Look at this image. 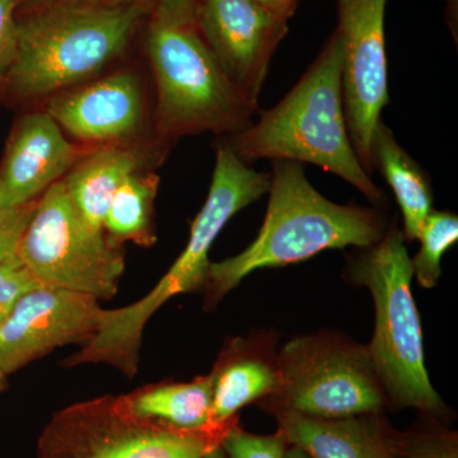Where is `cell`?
I'll return each mask as SVG.
<instances>
[{"label": "cell", "mask_w": 458, "mask_h": 458, "mask_svg": "<svg viewBox=\"0 0 458 458\" xmlns=\"http://www.w3.org/2000/svg\"><path fill=\"white\" fill-rule=\"evenodd\" d=\"M258 114V122L245 131L225 137L241 161L249 165L259 159L316 165L360 190L370 203H385L384 191L364 170L349 135L336 31L288 95Z\"/></svg>", "instance_id": "obj_1"}, {"label": "cell", "mask_w": 458, "mask_h": 458, "mask_svg": "<svg viewBox=\"0 0 458 458\" xmlns=\"http://www.w3.org/2000/svg\"><path fill=\"white\" fill-rule=\"evenodd\" d=\"M269 204L254 242L245 251L210 262L205 288L209 304L218 302L252 271L307 260L325 250L366 249L385 236L381 214L360 205H339L313 188L304 165L273 161Z\"/></svg>", "instance_id": "obj_2"}, {"label": "cell", "mask_w": 458, "mask_h": 458, "mask_svg": "<svg viewBox=\"0 0 458 458\" xmlns=\"http://www.w3.org/2000/svg\"><path fill=\"white\" fill-rule=\"evenodd\" d=\"M146 8L60 0L17 18V47L0 89L18 99L53 98L122 55Z\"/></svg>", "instance_id": "obj_3"}, {"label": "cell", "mask_w": 458, "mask_h": 458, "mask_svg": "<svg viewBox=\"0 0 458 458\" xmlns=\"http://www.w3.org/2000/svg\"><path fill=\"white\" fill-rule=\"evenodd\" d=\"M216 150L209 194L192 222L182 254L146 297L123 309L106 310L96 335L63 363L65 367L108 363L132 378L148 319L174 295L198 291L207 284L214 241L232 216L264 197L270 186V174L255 171L241 161L225 137L219 138Z\"/></svg>", "instance_id": "obj_4"}, {"label": "cell", "mask_w": 458, "mask_h": 458, "mask_svg": "<svg viewBox=\"0 0 458 458\" xmlns=\"http://www.w3.org/2000/svg\"><path fill=\"white\" fill-rule=\"evenodd\" d=\"M195 4L150 12L148 57L156 86V131L164 141L203 132L228 137L249 128L259 111L232 86L205 44Z\"/></svg>", "instance_id": "obj_5"}, {"label": "cell", "mask_w": 458, "mask_h": 458, "mask_svg": "<svg viewBox=\"0 0 458 458\" xmlns=\"http://www.w3.org/2000/svg\"><path fill=\"white\" fill-rule=\"evenodd\" d=\"M349 265L352 278L375 300L376 328L367 349L382 388L397 405L442 414L424 358L420 318L411 293V258L403 231L394 227Z\"/></svg>", "instance_id": "obj_6"}, {"label": "cell", "mask_w": 458, "mask_h": 458, "mask_svg": "<svg viewBox=\"0 0 458 458\" xmlns=\"http://www.w3.org/2000/svg\"><path fill=\"white\" fill-rule=\"evenodd\" d=\"M228 429H177L138 417L125 396L106 394L56 411L38 437L36 458H203Z\"/></svg>", "instance_id": "obj_7"}, {"label": "cell", "mask_w": 458, "mask_h": 458, "mask_svg": "<svg viewBox=\"0 0 458 458\" xmlns=\"http://www.w3.org/2000/svg\"><path fill=\"white\" fill-rule=\"evenodd\" d=\"M17 254L42 285L98 301L117 293L125 270L120 245L104 229L89 225L66 194L62 180L38 199Z\"/></svg>", "instance_id": "obj_8"}, {"label": "cell", "mask_w": 458, "mask_h": 458, "mask_svg": "<svg viewBox=\"0 0 458 458\" xmlns=\"http://www.w3.org/2000/svg\"><path fill=\"white\" fill-rule=\"evenodd\" d=\"M283 410L307 417L339 419L377 414L385 391L367 349L324 337L286 344L279 358Z\"/></svg>", "instance_id": "obj_9"}, {"label": "cell", "mask_w": 458, "mask_h": 458, "mask_svg": "<svg viewBox=\"0 0 458 458\" xmlns=\"http://www.w3.org/2000/svg\"><path fill=\"white\" fill-rule=\"evenodd\" d=\"M388 0H336L342 44L343 98L355 153L373 174L370 140L390 102L386 57L385 13Z\"/></svg>", "instance_id": "obj_10"}, {"label": "cell", "mask_w": 458, "mask_h": 458, "mask_svg": "<svg viewBox=\"0 0 458 458\" xmlns=\"http://www.w3.org/2000/svg\"><path fill=\"white\" fill-rule=\"evenodd\" d=\"M288 21L251 0H197L195 22L223 73L259 110L262 87Z\"/></svg>", "instance_id": "obj_11"}, {"label": "cell", "mask_w": 458, "mask_h": 458, "mask_svg": "<svg viewBox=\"0 0 458 458\" xmlns=\"http://www.w3.org/2000/svg\"><path fill=\"white\" fill-rule=\"evenodd\" d=\"M105 311L92 295L51 286L33 289L0 322V369L8 377L59 346L89 343Z\"/></svg>", "instance_id": "obj_12"}, {"label": "cell", "mask_w": 458, "mask_h": 458, "mask_svg": "<svg viewBox=\"0 0 458 458\" xmlns=\"http://www.w3.org/2000/svg\"><path fill=\"white\" fill-rule=\"evenodd\" d=\"M144 96L131 69L50 98L47 113L72 137L104 146L131 144L144 125Z\"/></svg>", "instance_id": "obj_13"}, {"label": "cell", "mask_w": 458, "mask_h": 458, "mask_svg": "<svg viewBox=\"0 0 458 458\" xmlns=\"http://www.w3.org/2000/svg\"><path fill=\"white\" fill-rule=\"evenodd\" d=\"M47 111L21 117L0 164V209L36 200L82 158Z\"/></svg>", "instance_id": "obj_14"}, {"label": "cell", "mask_w": 458, "mask_h": 458, "mask_svg": "<svg viewBox=\"0 0 458 458\" xmlns=\"http://www.w3.org/2000/svg\"><path fill=\"white\" fill-rule=\"evenodd\" d=\"M278 420L286 442L311 458H399L375 414L319 419L282 409Z\"/></svg>", "instance_id": "obj_15"}, {"label": "cell", "mask_w": 458, "mask_h": 458, "mask_svg": "<svg viewBox=\"0 0 458 458\" xmlns=\"http://www.w3.org/2000/svg\"><path fill=\"white\" fill-rule=\"evenodd\" d=\"M141 150L131 144L104 146L82 157L63 179L66 194L93 227L102 228L114 192L131 174L143 171Z\"/></svg>", "instance_id": "obj_16"}, {"label": "cell", "mask_w": 458, "mask_h": 458, "mask_svg": "<svg viewBox=\"0 0 458 458\" xmlns=\"http://www.w3.org/2000/svg\"><path fill=\"white\" fill-rule=\"evenodd\" d=\"M373 170L393 189L403 219V237L418 240L421 225L433 210L432 182L426 171L400 146L393 131L382 120L370 140Z\"/></svg>", "instance_id": "obj_17"}, {"label": "cell", "mask_w": 458, "mask_h": 458, "mask_svg": "<svg viewBox=\"0 0 458 458\" xmlns=\"http://www.w3.org/2000/svg\"><path fill=\"white\" fill-rule=\"evenodd\" d=\"M212 396L210 375L189 384L149 386L126 394L125 399L138 417L197 432L218 428L212 421Z\"/></svg>", "instance_id": "obj_18"}, {"label": "cell", "mask_w": 458, "mask_h": 458, "mask_svg": "<svg viewBox=\"0 0 458 458\" xmlns=\"http://www.w3.org/2000/svg\"><path fill=\"white\" fill-rule=\"evenodd\" d=\"M158 185L159 177L143 170L131 174L116 190L102 228L117 245L123 241L143 247L155 245L153 214Z\"/></svg>", "instance_id": "obj_19"}, {"label": "cell", "mask_w": 458, "mask_h": 458, "mask_svg": "<svg viewBox=\"0 0 458 458\" xmlns=\"http://www.w3.org/2000/svg\"><path fill=\"white\" fill-rule=\"evenodd\" d=\"M212 376V421L218 427L227 426L238 410L279 386L278 370L259 360L232 361Z\"/></svg>", "instance_id": "obj_20"}, {"label": "cell", "mask_w": 458, "mask_h": 458, "mask_svg": "<svg viewBox=\"0 0 458 458\" xmlns=\"http://www.w3.org/2000/svg\"><path fill=\"white\" fill-rule=\"evenodd\" d=\"M458 218L451 212L432 210L421 225L420 250L411 259L412 270L419 284L433 288L441 276V260L445 252L457 242Z\"/></svg>", "instance_id": "obj_21"}, {"label": "cell", "mask_w": 458, "mask_h": 458, "mask_svg": "<svg viewBox=\"0 0 458 458\" xmlns=\"http://www.w3.org/2000/svg\"><path fill=\"white\" fill-rule=\"evenodd\" d=\"M221 445L228 458H285L286 439L282 433L255 436L229 428Z\"/></svg>", "instance_id": "obj_22"}, {"label": "cell", "mask_w": 458, "mask_h": 458, "mask_svg": "<svg viewBox=\"0 0 458 458\" xmlns=\"http://www.w3.org/2000/svg\"><path fill=\"white\" fill-rule=\"evenodd\" d=\"M36 203L38 199L0 213V262L17 254L21 238L35 212Z\"/></svg>", "instance_id": "obj_23"}, {"label": "cell", "mask_w": 458, "mask_h": 458, "mask_svg": "<svg viewBox=\"0 0 458 458\" xmlns=\"http://www.w3.org/2000/svg\"><path fill=\"white\" fill-rule=\"evenodd\" d=\"M17 9L18 0H0V84L16 54Z\"/></svg>", "instance_id": "obj_24"}, {"label": "cell", "mask_w": 458, "mask_h": 458, "mask_svg": "<svg viewBox=\"0 0 458 458\" xmlns=\"http://www.w3.org/2000/svg\"><path fill=\"white\" fill-rule=\"evenodd\" d=\"M409 458H458L456 441L445 436L421 439L412 447Z\"/></svg>", "instance_id": "obj_25"}, {"label": "cell", "mask_w": 458, "mask_h": 458, "mask_svg": "<svg viewBox=\"0 0 458 458\" xmlns=\"http://www.w3.org/2000/svg\"><path fill=\"white\" fill-rule=\"evenodd\" d=\"M99 2L113 3V4H137L152 12L158 7H168V5L195 4L197 0H99Z\"/></svg>", "instance_id": "obj_26"}, {"label": "cell", "mask_w": 458, "mask_h": 458, "mask_svg": "<svg viewBox=\"0 0 458 458\" xmlns=\"http://www.w3.org/2000/svg\"><path fill=\"white\" fill-rule=\"evenodd\" d=\"M251 2L258 3V4L262 5V7L276 12V13L280 14V16L286 18V20H291V18L293 17L300 0H251Z\"/></svg>", "instance_id": "obj_27"}, {"label": "cell", "mask_w": 458, "mask_h": 458, "mask_svg": "<svg viewBox=\"0 0 458 458\" xmlns=\"http://www.w3.org/2000/svg\"><path fill=\"white\" fill-rule=\"evenodd\" d=\"M447 4V22L448 26L454 31V38H457V20H458V0H445Z\"/></svg>", "instance_id": "obj_28"}, {"label": "cell", "mask_w": 458, "mask_h": 458, "mask_svg": "<svg viewBox=\"0 0 458 458\" xmlns=\"http://www.w3.org/2000/svg\"><path fill=\"white\" fill-rule=\"evenodd\" d=\"M56 2H60V0H18V8L21 5H26L30 11V9L45 7V5L53 4Z\"/></svg>", "instance_id": "obj_29"}, {"label": "cell", "mask_w": 458, "mask_h": 458, "mask_svg": "<svg viewBox=\"0 0 458 458\" xmlns=\"http://www.w3.org/2000/svg\"><path fill=\"white\" fill-rule=\"evenodd\" d=\"M203 458H227V454L223 451L221 445H216L207 451V454H204Z\"/></svg>", "instance_id": "obj_30"}, {"label": "cell", "mask_w": 458, "mask_h": 458, "mask_svg": "<svg viewBox=\"0 0 458 458\" xmlns=\"http://www.w3.org/2000/svg\"><path fill=\"white\" fill-rule=\"evenodd\" d=\"M285 458H311L309 456V454H306L302 450V448L300 447H293L291 448V450H286L285 452Z\"/></svg>", "instance_id": "obj_31"}, {"label": "cell", "mask_w": 458, "mask_h": 458, "mask_svg": "<svg viewBox=\"0 0 458 458\" xmlns=\"http://www.w3.org/2000/svg\"><path fill=\"white\" fill-rule=\"evenodd\" d=\"M7 376L3 373V370L0 369V394L4 393L5 388H7Z\"/></svg>", "instance_id": "obj_32"}, {"label": "cell", "mask_w": 458, "mask_h": 458, "mask_svg": "<svg viewBox=\"0 0 458 458\" xmlns=\"http://www.w3.org/2000/svg\"><path fill=\"white\" fill-rule=\"evenodd\" d=\"M4 318H5V316H4V315H3V313H2V312H0V322H2V321H3V319H4Z\"/></svg>", "instance_id": "obj_33"}, {"label": "cell", "mask_w": 458, "mask_h": 458, "mask_svg": "<svg viewBox=\"0 0 458 458\" xmlns=\"http://www.w3.org/2000/svg\"><path fill=\"white\" fill-rule=\"evenodd\" d=\"M2 212H3V210H2V209H0V213H2Z\"/></svg>", "instance_id": "obj_34"}]
</instances>
